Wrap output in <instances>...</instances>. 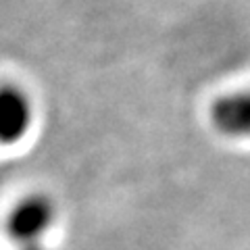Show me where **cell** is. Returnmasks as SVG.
<instances>
[{"label": "cell", "mask_w": 250, "mask_h": 250, "mask_svg": "<svg viewBox=\"0 0 250 250\" xmlns=\"http://www.w3.org/2000/svg\"><path fill=\"white\" fill-rule=\"evenodd\" d=\"M52 221V202L40 194H31L13 207L9 219H6V229L15 242L23 246H31L38 244V240L44 236V231L50 228Z\"/></svg>", "instance_id": "obj_1"}, {"label": "cell", "mask_w": 250, "mask_h": 250, "mask_svg": "<svg viewBox=\"0 0 250 250\" xmlns=\"http://www.w3.org/2000/svg\"><path fill=\"white\" fill-rule=\"evenodd\" d=\"M208 119L221 136L250 138V88L215 98L208 108Z\"/></svg>", "instance_id": "obj_2"}, {"label": "cell", "mask_w": 250, "mask_h": 250, "mask_svg": "<svg viewBox=\"0 0 250 250\" xmlns=\"http://www.w3.org/2000/svg\"><path fill=\"white\" fill-rule=\"evenodd\" d=\"M34 108L25 92L17 85L0 88V144H15L27 134Z\"/></svg>", "instance_id": "obj_3"}, {"label": "cell", "mask_w": 250, "mask_h": 250, "mask_svg": "<svg viewBox=\"0 0 250 250\" xmlns=\"http://www.w3.org/2000/svg\"><path fill=\"white\" fill-rule=\"evenodd\" d=\"M21 250H44L40 244H31V246H23Z\"/></svg>", "instance_id": "obj_4"}]
</instances>
